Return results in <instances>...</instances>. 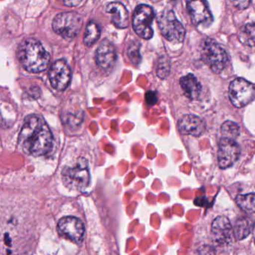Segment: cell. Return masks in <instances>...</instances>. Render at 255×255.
Listing matches in <instances>:
<instances>
[{"instance_id": "cell-24", "label": "cell", "mask_w": 255, "mask_h": 255, "mask_svg": "<svg viewBox=\"0 0 255 255\" xmlns=\"http://www.w3.org/2000/svg\"><path fill=\"white\" fill-rule=\"evenodd\" d=\"M170 72V62L169 60L165 59V58H161L159 60V63L156 68V73H157L158 77L161 79H165L168 77Z\"/></svg>"}, {"instance_id": "cell-6", "label": "cell", "mask_w": 255, "mask_h": 255, "mask_svg": "<svg viewBox=\"0 0 255 255\" xmlns=\"http://www.w3.org/2000/svg\"><path fill=\"white\" fill-rule=\"evenodd\" d=\"M157 22L164 38L171 42H183L186 31L172 10L162 11L158 17Z\"/></svg>"}, {"instance_id": "cell-13", "label": "cell", "mask_w": 255, "mask_h": 255, "mask_svg": "<svg viewBox=\"0 0 255 255\" xmlns=\"http://www.w3.org/2000/svg\"><path fill=\"white\" fill-rule=\"evenodd\" d=\"M212 236L215 243L220 246L231 243L234 235V228L229 219L225 216H219L212 224Z\"/></svg>"}, {"instance_id": "cell-27", "label": "cell", "mask_w": 255, "mask_h": 255, "mask_svg": "<svg viewBox=\"0 0 255 255\" xmlns=\"http://www.w3.org/2000/svg\"><path fill=\"white\" fill-rule=\"evenodd\" d=\"M234 6L240 9H245L248 8L251 4L250 1H238V2H234Z\"/></svg>"}, {"instance_id": "cell-26", "label": "cell", "mask_w": 255, "mask_h": 255, "mask_svg": "<svg viewBox=\"0 0 255 255\" xmlns=\"http://www.w3.org/2000/svg\"><path fill=\"white\" fill-rule=\"evenodd\" d=\"M198 255H216V251L212 246H204L200 248Z\"/></svg>"}, {"instance_id": "cell-15", "label": "cell", "mask_w": 255, "mask_h": 255, "mask_svg": "<svg viewBox=\"0 0 255 255\" xmlns=\"http://www.w3.org/2000/svg\"><path fill=\"white\" fill-rule=\"evenodd\" d=\"M96 63L100 68L109 70L114 66L116 61V52L110 41L104 40L96 50Z\"/></svg>"}, {"instance_id": "cell-28", "label": "cell", "mask_w": 255, "mask_h": 255, "mask_svg": "<svg viewBox=\"0 0 255 255\" xmlns=\"http://www.w3.org/2000/svg\"><path fill=\"white\" fill-rule=\"evenodd\" d=\"M82 3V2H77V1H73V2H65L64 4L68 6H77L79 4Z\"/></svg>"}, {"instance_id": "cell-9", "label": "cell", "mask_w": 255, "mask_h": 255, "mask_svg": "<svg viewBox=\"0 0 255 255\" xmlns=\"http://www.w3.org/2000/svg\"><path fill=\"white\" fill-rule=\"evenodd\" d=\"M241 149L235 140L222 138L219 143L218 163L222 169L232 166L240 158Z\"/></svg>"}, {"instance_id": "cell-18", "label": "cell", "mask_w": 255, "mask_h": 255, "mask_svg": "<svg viewBox=\"0 0 255 255\" xmlns=\"http://www.w3.org/2000/svg\"><path fill=\"white\" fill-rule=\"evenodd\" d=\"M254 225L248 218H241L236 222L234 234L238 240L246 238L253 230Z\"/></svg>"}, {"instance_id": "cell-14", "label": "cell", "mask_w": 255, "mask_h": 255, "mask_svg": "<svg viewBox=\"0 0 255 255\" xmlns=\"http://www.w3.org/2000/svg\"><path fill=\"white\" fill-rule=\"evenodd\" d=\"M177 128L183 135L199 137L206 131V124L201 118L195 115H185L180 118Z\"/></svg>"}, {"instance_id": "cell-11", "label": "cell", "mask_w": 255, "mask_h": 255, "mask_svg": "<svg viewBox=\"0 0 255 255\" xmlns=\"http://www.w3.org/2000/svg\"><path fill=\"white\" fill-rule=\"evenodd\" d=\"M48 77L52 86L55 89L64 91L71 81V69L65 61L58 60L50 67Z\"/></svg>"}, {"instance_id": "cell-17", "label": "cell", "mask_w": 255, "mask_h": 255, "mask_svg": "<svg viewBox=\"0 0 255 255\" xmlns=\"http://www.w3.org/2000/svg\"><path fill=\"white\" fill-rule=\"evenodd\" d=\"M180 85L185 96L189 99L196 100L199 97L201 92V83L193 74H187L182 77Z\"/></svg>"}, {"instance_id": "cell-23", "label": "cell", "mask_w": 255, "mask_h": 255, "mask_svg": "<svg viewBox=\"0 0 255 255\" xmlns=\"http://www.w3.org/2000/svg\"><path fill=\"white\" fill-rule=\"evenodd\" d=\"M128 55L133 65H138L141 62L139 44L137 43H131L128 47Z\"/></svg>"}, {"instance_id": "cell-3", "label": "cell", "mask_w": 255, "mask_h": 255, "mask_svg": "<svg viewBox=\"0 0 255 255\" xmlns=\"http://www.w3.org/2000/svg\"><path fill=\"white\" fill-rule=\"evenodd\" d=\"M201 56L203 62L216 74L223 71L228 60L223 47L211 38H206L201 42Z\"/></svg>"}, {"instance_id": "cell-19", "label": "cell", "mask_w": 255, "mask_h": 255, "mask_svg": "<svg viewBox=\"0 0 255 255\" xmlns=\"http://www.w3.org/2000/svg\"><path fill=\"white\" fill-rule=\"evenodd\" d=\"M239 40L248 47H255V22L246 23L239 32Z\"/></svg>"}, {"instance_id": "cell-2", "label": "cell", "mask_w": 255, "mask_h": 255, "mask_svg": "<svg viewBox=\"0 0 255 255\" xmlns=\"http://www.w3.org/2000/svg\"><path fill=\"white\" fill-rule=\"evenodd\" d=\"M17 58L23 68L30 73H40L47 70L50 54L38 40L27 38L20 43Z\"/></svg>"}, {"instance_id": "cell-8", "label": "cell", "mask_w": 255, "mask_h": 255, "mask_svg": "<svg viewBox=\"0 0 255 255\" xmlns=\"http://www.w3.org/2000/svg\"><path fill=\"white\" fill-rule=\"evenodd\" d=\"M154 18L153 8L147 5L136 7L132 16V26L135 33L144 38L150 39L153 35L152 22Z\"/></svg>"}, {"instance_id": "cell-4", "label": "cell", "mask_w": 255, "mask_h": 255, "mask_svg": "<svg viewBox=\"0 0 255 255\" xmlns=\"http://www.w3.org/2000/svg\"><path fill=\"white\" fill-rule=\"evenodd\" d=\"M83 17L76 12H63L58 14L53 21L56 33L66 40L74 39L83 27Z\"/></svg>"}, {"instance_id": "cell-21", "label": "cell", "mask_w": 255, "mask_h": 255, "mask_svg": "<svg viewBox=\"0 0 255 255\" xmlns=\"http://www.w3.org/2000/svg\"><path fill=\"white\" fill-rule=\"evenodd\" d=\"M237 205L247 213H255V194L239 195L236 198Z\"/></svg>"}, {"instance_id": "cell-12", "label": "cell", "mask_w": 255, "mask_h": 255, "mask_svg": "<svg viewBox=\"0 0 255 255\" xmlns=\"http://www.w3.org/2000/svg\"><path fill=\"white\" fill-rule=\"evenodd\" d=\"M192 23L195 26H210L213 18L208 4L205 1H189L186 4Z\"/></svg>"}, {"instance_id": "cell-7", "label": "cell", "mask_w": 255, "mask_h": 255, "mask_svg": "<svg viewBox=\"0 0 255 255\" xmlns=\"http://www.w3.org/2000/svg\"><path fill=\"white\" fill-rule=\"evenodd\" d=\"M229 98L237 108H243L255 99V85L243 78H237L229 86Z\"/></svg>"}, {"instance_id": "cell-20", "label": "cell", "mask_w": 255, "mask_h": 255, "mask_svg": "<svg viewBox=\"0 0 255 255\" xmlns=\"http://www.w3.org/2000/svg\"><path fill=\"white\" fill-rule=\"evenodd\" d=\"M101 33V28L98 26V23L94 21L89 22L87 26H86L84 39H83L85 45L87 46V47H91V46L93 45L95 42L99 40Z\"/></svg>"}, {"instance_id": "cell-22", "label": "cell", "mask_w": 255, "mask_h": 255, "mask_svg": "<svg viewBox=\"0 0 255 255\" xmlns=\"http://www.w3.org/2000/svg\"><path fill=\"white\" fill-rule=\"evenodd\" d=\"M240 132V128L235 122L228 121L225 122L221 127V133L222 138L234 139L239 136Z\"/></svg>"}, {"instance_id": "cell-25", "label": "cell", "mask_w": 255, "mask_h": 255, "mask_svg": "<svg viewBox=\"0 0 255 255\" xmlns=\"http://www.w3.org/2000/svg\"><path fill=\"white\" fill-rule=\"evenodd\" d=\"M157 95L155 92L149 91L145 94V101L149 105L153 106L157 102Z\"/></svg>"}, {"instance_id": "cell-10", "label": "cell", "mask_w": 255, "mask_h": 255, "mask_svg": "<svg viewBox=\"0 0 255 255\" xmlns=\"http://www.w3.org/2000/svg\"><path fill=\"white\" fill-rule=\"evenodd\" d=\"M57 229L62 237L74 243H80L84 238V224L80 219L74 216H66L60 219Z\"/></svg>"}, {"instance_id": "cell-1", "label": "cell", "mask_w": 255, "mask_h": 255, "mask_svg": "<svg viewBox=\"0 0 255 255\" xmlns=\"http://www.w3.org/2000/svg\"><path fill=\"white\" fill-rule=\"evenodd\" d=\"M53 136L46 122L37 116H29L18 137V144L27 154L33 156H44L53 147Z\"/></svg>"}, {"instance_id": "cell-16", "label": "cell", "mask_w": 255, "mask_h": 255, "mask_svg": "<svg viewBox=\"0 0 255 255\" xmlns=\"http://www.w3.org/2000/svg\"><path fill=\"white\" fill-rule=\"evenodd\" d=\"M107 12L111 15L112 21L119 29H125L129 25V14L123 4L111 2L107 6Z\"/></svg>"}, {"instance_id": "cell-5", "label": "cell", "mask_w": 255, "mask_h": 255, "mask_svg": "<svg viewBox=\"0 0 255 255\" xmlns=\"http://www.w3.org/2000/svg\"><path fill=\"white\" fill-rule=\"evenodd\" d=\"M62 180L67 187L74 190H83L89 184L90 174L87 161L80 158L74 167H65L62 173Z\"/></svg>"}]
</instances>
